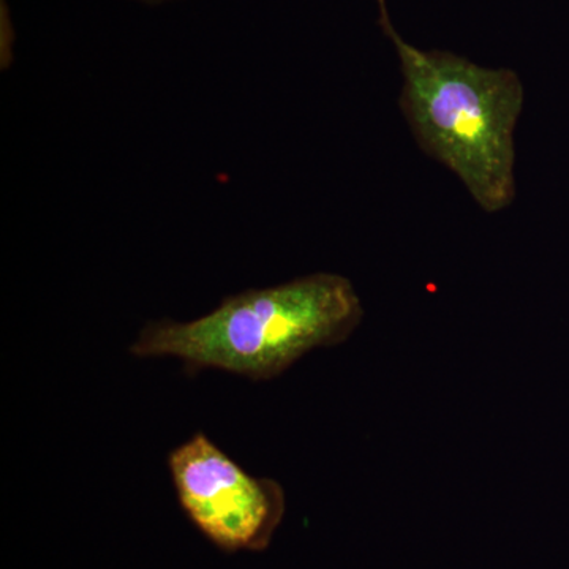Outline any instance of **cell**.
<instances>
[{"label":"cell","mask_w":569,"mask_h":569,"mask_svg":"<svg viewBox=\"0 0 569 569\" xmlns=\"http://www.w3.org/2000/svg\"><path fill=\"white\" fill-rule=\"evenodd\" d=\"M168 467L182 511L216 548H269L287 511L279 482L250 477L201 432L170 452Z\"/></svg>","instance_id":"obj_3"},{"label":"cell","mask_w":569,"mask_h":569,"mask_svg":"<svg viewBox=\"0 0 569 569\" xmlns=\"http://www.w3.org/2000/svg\"><path fill=\"white\" fill-rule=\"evenodd\" d=\"M378 7H380V14L388 13L387 0H377Z\"/></svg>","instance_id":"obj_4"},{"label":"cell","mask_w":569,"mask_h":569,"mask_svg":"<svg viewBox=\"0 0 569 569\" xmlns=\"http://www.w3.org/2000/svg\"><path fill=\"white\" fill-rule=\"evenodd\" d=\"M362 318L365 307L353 283L318 272L228 296L211 313L187 323L151 321L130 353L174 356L189 369L272 380L309 351L346 342Z\"/></svg>","instance_id":"obj_1"},{"label":"cell","mask_w":569,"mask_h":569,"mask_svg":"<svg viewBox=\"0 0 569 569\" xmlns=\"http://www.w3.org/2000/svg\"><path fill=\"white\" fill-rule=\"evenodd\" d=\"M141 2H163V0H141Z\"/></svg>","instance_id":"obj_5"},{"label":"cell","mask_w":569,"mask_h":569,"mask_svg":"<svg viewBox=\"0 0 569 569\" xmlns=\"http://www.w3.org/2000/svg\"><path fill=\"white\" fill-rule=\"evenodd\" d=\"M380 24L399 56V104L422 151L458 176L482 211L507 209L516 198L515 133L523 108L518 73L419 50L399 36L389 13Z\"/></svg>","instance_id":"obj_2"}]
</instances>
